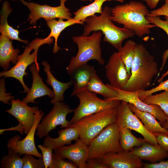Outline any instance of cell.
Masks as SVG:
<instances>
[{
    "instance_id": "6da1fadb",
    "label": "cell",
    "mask_w": 168,
    "mask_h": 168,
    "mask_svg": "<svg viewBox=\"0 0 168 168\" xmlns=\"http://www.w3.org/2000/svg\"><path fill=\"white\" fill-rule=\"evenodd\" d=\"M159 70L154 56L142 43L137 44L131 70V76L123 90L140 91L149 87Z\"/></svg>"
},
{
    "instance_id": "7a4b0ae2",
    "label": "cell",
    "mask_w": 168,
    "mask_h": 168,
    "mask_svg": "<svg viewBox=\"0 0 168 168\" xmlns=\"http://www.w3.org/2000/svg\"><path fill=\"white\" fill-rule=\"evenodd\" d=\"M149 13L147 7L143 3L133 1L112 8V18L113 22L123 25L124 27L141 38L149 34L150 29L156 27L146 18Z\"/></svg>"
},
{
    "instance_id": "3957f363",
    "label": "cell",
    "mask_w": 168,
    "mask_h": 168,
    "mask_svg": "<svg viewBox=\"0 0 168 168\" xmlns=\"http://www.w3.org/2000/svg\"><path fill=\"white\" fill-rule=\"evenodd\" d=\"M112 18V8L105 7L100 15L95 14L86 18L85 22L83 35H89L92 31H100L104 34V41L118 50L122 47L123 41L135 35L133 31L124 27H119L113 23Z\"/></svg>"
},
{
    "instance_id": "277c9868",
    "label": "cell",
    "mask_w": 168,
    "mask_h": 168,
    "mask_svg": "<svg viewBox=\"0 0 168 168\" xmlns=\"http://www.w3.org/2000/svg\"><path fill=\"white\" fill-rule=\"evenodd\" d=\"M102 36V32L99 30L94 31L90 36L72 37L73 41L77 45L78 50L76 56L72 57L66 68L68 74L70 75L77 67L87 63L91 60H97L101 65L104 64L100 45Z\"/></svg>"
},
{
    "instance_id": "5b68a950",
    "label": "cell",
    "mask_w": 168,
    "mask_h": 168,
    "mask_svg": "<svg viewBox=\"0 0 168 168\" xmlns=\"http://www.w3.org/2000/svg\"><path fill=\"white\" fill-rule=\"evenodd\" d=\"M116 108L107 109L88 115L71 124L77 130L79 138L88 146L105 128L115 122Z\"/></svg>"
},
{
    "instance_id": "8992f818",
    "label": "cell",
    "mask_w": 168,
    "mask_h": 168,
    "mask_svg": "<svg viewBox=\"0 0 168 168\" xmlns=\"http://www.w3.org/2000/svg\"><path fill=\"white\" fill-rule=\"evenodd\" d=\"M52 43V40L47 38L34 40L25 47L23 53L18 55L17 61L15 65L7 71L1 72L0 77H13L17 79L22 86L24 90L23 92L27 93L30 89L25 84L23 80L24 77L28 74L26 72V68L29 65L34 63L40 69L37 56L39 48L43 44H50Z\"/></svg>"
},
{
    "instance_id": "52a82bcc",
    "label": "cell",
    "mask_w": 168,
    "mask_h": 168,
    "mask_svg": "<svg viewBox=\"0 0 168 168\" xmlns=\"http://www.w3.org/2000/svg\"><path fill=\"white\" fill-rule=\"evenodd\" d=\"M88 159L99 158L106 153L123 151L120 145L119 128L115 122L105 128L88 146Z\"/></svg>"
},
{
    "instance_id": "ba28073f",
    "label": "cell",
    "mask_w": 168,
    "mask_h": 168,
    "mask_svg": "<svg viewBox=\"0 0 168 168\" xmlns=\"http://www.w3.org/2000/svg\"><path fill=\"white\" fill-rule=\"evenodd\" d=\"M75 96L79 100L80 103L74 109V114L69 121L70 124L75 123L83 117L105 109L116 108L121 101L101 99L96 93L86 89L78 92Z\"/></svg>"
},
{
    "instance_id": "9c48e42d",
    "label": "cell",
    "mask_w": 168,
    "mask_h": 168,
    "mask_svg": "<svg viewBox=\"0 0 168 168\" xmlns=\"http://www.w3.org/2000/svg\"><path fill=\"white\" fill-rule=\"evenodd\" d=\"M115 122L119 128H126L134 130L141 135L148 142L154 145L158 144L153 134L146 128L131 110L128 102L121 100L116 108Z\"/></svg>"
},
{
    "instance_id": "30bf717a",
    "label": "cell",
    "mask_w": 168,
    "mask_h": 168,
    "mask_svg": "<svg viewBox=\"0 0 168 168\" xmlns=\"http://www.w3.org/2000/svg\"><path fill=\"white\" fill-rule=\"evenodd\" d=\"M23 5L30 10L27 21L31 25H35L37 21L41 18L45 20L55 19L56 18L71 20L73 18L70 12V9L65 5V2L68 0H59V6L54 7L47 5H40L35 2H28L24 0H20Z\"/></svg>"
},
{
    "instance_id": "8fae6325",
    "label": "cell",
    "mask_w": 168,
    "mask_h": 168,
    "mask_svg": "<svg viewBox=\"0 0 168 168\" xmlns=\"http://www.w3.org/2000/svg\"><path fill=\"white\" fill-rule=\"evenodd\" d=\"M53 104L51 110L37 126L36 134L40 138L48 135L49 133L58 125H61V128H65L71 125L66 117L68 114L74 112V109H71L68 105L62 102Z\"/></svg>"
},
{
    "instance_id": "7c38bea8",
    "label": "cell",
    "mask_w": 168,
    "mask_h": 168,
    "mask_svg": "<svg viewBox=\"0 0 168 168\" xmlns=\"http://www.w3.org/2000/svg\"><path fill=\"white\" fill-rule=\"evenodd\" d=\"M44 114L43 112L39 110L36 112L34 124L26 136L21 140H20L21 137L18 135L12 137L7 142V148L12 149L20 156L29 154L42 158V155L38 152L36 147L34 138L37 126Z\"/></svg>"
},
{
    "instance_id": "4fadbf2b",
    "label": "cell",
    "mask_w": 168,
    "mask_h": 168,
    "mask_svg": "<svg viewBox=\"0 0 168 168\" xmlns=\"http://www.w3.org/2000/svg\"><path fill=\"white\" fill-rule=\"evenodd\" d=\"M108 85L115 89L118 93V95L108 100H119L125 101L133 105L139 110L149 113L153 115L159 121L163 127L166 124L168 117L165 112L158 105L147 104L141 100L138 96L139 92H130L123 90L114 88Z\"/></svg>"
},
{
    "instance_id": "5bb4252c",
    "label": "cell",
    "mask_w": 168,
    "mask_h": 168,
    "mask_svg": "<svg viewBox=\"0 0 168 168\" xmlns=\"http://www.w3.org/2000/svg\"><path fill=\"white\" fill-rule=\"evenodd\" d=\"M105 68L109 85L115 88L124 90L129 77L118 52L114 53L110 56Z\"/></svg>"
},
{
    "instance_id": "9a60e30c",
    "label": "cell",
    "mask_w": 168,
    "mask_h": 168,
    "mask_svg": "<svg viewBox=\"0 0 168 168\" xmlns=\"http://www.w3.org/2000/svg\"><path fill=\"white\" fill-rule=\"evenodd\" d=\"M10 101L11 108L6 112L17 119L26 135L34 124L36 113L39 108L36 106L30 107L27 104L18 99H13Z\"/></svg>"
},
{
    "instance_id": "2e32d148",
    "label": "cell",
    "mask_w": 168,
    "mask_h": 168,
    "mask_svg": "<svg viewBox=\"0 0 168 168\" xmlns=\"http://www.w3.org/2000/svg\"><path fill=\"white\" fill-rule=\"evenodd\" d=\"M74 144L63 146L54 150L63 159H67L75 163L79 168H85L88 159V147L79 138Z\"/></svg>"
},
{
    "instance_id": "e0dca14e",
    "label": "cell",
    "mask_w": 168,
    "mask_h": 168,
    "mask_svg": "<svg viewBox=\"0 0 168 168\" xmlns=\"http://www.w3.org/2000/svg\"><path fill=\"white\" fill-rule=\"evenodd\" d=\"M109 168H139L142 160L130 152H109L99 157Z\"/></svg>"
},
{
    "instance_id": "ac0fdd59",
    "label": "cell",
    "mask_w": 168,
    "mask_h": 168,
    "mask_svg": "<svg viewBox=\"0 0 168 168\" xmlns=\"http://www.w3.org/2000/svg\"><path fill=\"white\" fill-rule=\"evenodd\" d=\"M32 75V83L31 88L27 93L26 97L22 100L24 102L35 103L36 98L45 96L53 98L54 96L53 91L49 88L43 82L39 74L38 69L35 63H32L29 68Z\"/></svg>"
},
{
    "instance_id": "d6986e66",
    "label": "cell",
    "mask_w": 168,
    "mask_h": 168,
    "mask_svg": "<svg viewBox=\"0 0 168 168\" xmlns=\"http://www.w3.org/2000/svg\"><path fill=\"white\" fill-rule=\"evenodd\" d=\"M96 73L94 67L87 63L77 67L70 75V81L74 85L71 96L86 90L92 77Z\"/></svg>"
},
{
    "instance_id": "ffe728a7",
    "label": "cell",
    "mask_w": 168,
    "mask_h": 168,
    "mask_svg": "<svg viewBox=\"0 0 168 168\" xmlns=\"http://www.w3.org/2000/svg\"><path fill=\"white\" fill-rule=\"evenodd\" d=\"M130 152L142 160L151 163L157 162L168 157V153L158 144H153L147 141L141 146L134 148Z\"/></svg>"
},
{
    "instance_id": "44dd1931",
    "label": "cell",
    "mask_w": 168,
    "mask_h": 168,
    "mask_svg": "<svg viewBox=\"0 0 168 168\" xmlns=\"http://www.w3.org/2000/svg\"><path fill=\"white\" fill-rule=\"evenodd\" d=\"M58 136L56 138L46 136L43 141V145L55 150L64 146L70 145L73 141L79 138V135L77 128L71 124L58 132Z\"/></svg>"
},
{
    "instance_id": "7402d4cb",
    "label": "cell",
    "mask_w": 168,
    "mask_h": 168,
    "mask_svg": "<svg viewBox=\"0 0 168 168\" xmlns=\"http://www.w3.org/2000/svg\"><path fill=\"white\" fill-rule=\"evenodd\" d=\"M10 40L4 35H0V65L4 71L9 69L11 62L16 64L20 52L19 49L14 48Z\"/></svg>"
},
{
    "instance_id": "603a6c76",
    "label": "cell",
    "mask_w": 168,
    "mask_h": 168,
    "mask_svg": "<svg viewBox=\"0 0 168 168\" xmlns=\"http://www.w3.org/2000/svg\"><path fill=\"white\" fill-rule=\"evenodd\" d=\"M41 64L44 67L43 71L47 77L46 82L51 86L53 90L54 97L51 100V104L58 102H62L64 100V94L65 91L73 85L70 81L67 82H62L58 81L52 74L51 71V67L49 64L45 61L41 63Z\"/></svg>"
},
{
    "instance_id": "cb8c5ba5",
    "label": "cell",
    "mask_w": 168,
    "mask_h": 168,
    "mask_svg": "<svg viewBox=\"0 0 168 168\" xmlns=\"http://www.w3.org/2000/svg\"><path fill=\"white\" fill-rule=\"evenodd\" d=\"M12 10L7 1L3 2L0 12V32L10 40H16L27 44L28 41L20 39L19 37L18 30L13 28L8 23L7 18Z\"/></svg>"
},
{
    "instance_id": "d4e9b609",
    "label": "cell",
    "mask_w": 168,
    "mask_h": 168,
    "mask_svg": "<svg viewBox=\"0 0 168 168\" xmlns=\"http://www.w3.org/2000/svg\"><path fill=\"white\" fill-rule=\"evenodd\" d=\"M46 22L51 31L47 37L49 39L54 38L55 42L53 52L54 54L57 53L59 49H61L57 44L58 39L61 33L68 27L76 24H83L84 22L80 21H76L73 18L71 20L64 21L63 19L59 18L58 21L55 19L46 20Z\"/></svg>"
},
{
    "instance_id": "484cf974",
    "label": "cell",
    "mask_w": 168,
    "mask_h": 168,
    "mask_svg": "<svg viewBox=\"0 0 168 168\" xmlns=\"http://www.w3.org/2000/svg\"><path fill=\"white\" fill-rule=\"evenodd\" d=\"M131 110L139 118L142 123L150 132H162L168 134V129L163 127L156 117L151 114L138 109L133 105L128 103Z\"/></svg>"
},
{
    "instance_id": "4316f807",
    "label": "cell",
    "mask_w": 168,
    "mask_h": 168,
    "mask_svg": "<svg viewBox=\"0 0 168 168\" xmlns=\"http://www.w3.org/2000/svg\"><path fill=\"white\" fill-rule=\"evenodd\" d=\"M86 90L101 95L107 100L114 98L118 95L116 90L110 87L108 84L105 85L103 83L96 73L92 77Z\"/></svg>"
},
{
    "instance_id": "83f0119b",
    "label": "cell",
    "mask_w": 168,
    "mask_h": 168,
    "mask_svg": "<svg viewBox=\"0 0 168 168\" xmlns=\"http://www.w3.org/2000/svg\"><path fill=\"white\" fill-rule=\"evenodd\" d=\"M115 1L121 3L124 2V0H94L91 4L85 6H82L77 11L73 12V19L76 21L85 22L87 17L95 14L96 13L101 14L102 12V6L107 1Z\"/></svg>"
},
{
    "instance_id": "f1b7e54d",
    "label": "cell",
    "mask_w": 168,
    "mask_h": 168,
    "mask_svg": "<svg viewBox=\"0 0 168 168\" xmlns=\"http://www.w3.org/2000/svg\"><path fill=\"white\" fill-rule=\"evenodd\" d=\"M119 129L120 143L122 150L130 152L134 148L141 146L146 140L135 136L131 130L126 128H120Z\"/></svg>"
},
{
    "instance_id": "f546056e",
    "label": "cell",
    "mask_w": 168,
    "mask_h": 168,
    "mask_svg": "<svg viewBox=\"0 0 168 168\" xmlns=\"http://www.w3.org/2000/svg\"><path fill=\"white\" fill-rule=\"evenodd\" d=\"M137 43L131 40H128L124 45L118 51V53L124 64L129 77L131 76V70L135 50Z\"/></svg>"
},
{
    "instance_id": "4dcf8cb0",
    "label": "cell",
    "mask_w": 168,
    "mask_h": 168,
    "mask_svg": "<svg viewBox=\"0 0 168 168\" xmlns=\"http://www.w3.org/2000/svg\"><path fill=\"white\" fill-rule=\"evenodd\" d=\"M8 153L3 156L1 161V167L2 168H22V158L19 154L11 148H8Z\"/></svg>"
},
{
    "instance_id": "1f68e13d",
    "label": "cell",
    "mask_w": 168,
    "mask_h": 168,
    "mask_svg": "<svg viewBox=\"0 0 168 168\" xmlns=\"http://www.w3.org/2000/svg\"><path fill=\"white\" fill-rule=\"evenodd\" d=\"M142 101L148 104L159 106L168 118V92L164 91L159 94L151 95L145 98Z\"/></svg>"
},
{
    "instance_id": "d6a6232c",
    "label": "cell",
    "mask_w": 168,
    "mask_h": 168,
    "mask_svg": "<svg viewBox=\"0 0 168 168\" xmlns=\"http://www.w3.org/2000/svg\"><path fill=\"white\" fill-rule=\"evenodd\" d=\"M166 20L161 19L160 16H147L146 18L152 24L155 25L156 27L161 28L163 30L168 36V16H165ZM168 58V49L163 53L162 57V63L159 70V74L164 68Z\"/></svg>"
},
{
    "instance_id": "836d02e7",
    "label": "cell",
    "mask_w": 168,
    "mask_h": 168,
    "mask_svg": "<svg viewBox=\"0 0 168 168\" xmlns=\"http://www.w3.org/2000/svg\"><path fill=\"white\" fill-rule=\"evenodd\" d=\"M77 165L73 162L65 161L57 154H52L51 163L49 168H77Z\"/></svg>"
},
{
    "instance_id": "e575fe53",
    "label": "cell",
    "mask_w": 168,
    "mask_h": 168,
    "mask_svg": "<svg viewBox=\"0 0 168 168\" xmlns=\"http://www.w3.org/2000/svg\"><path fill=\"white\" fill-rule=\"evenodd\" d=\"M23 168H45L42 158L35 159L34 155L24 154L23 157Z\"/></svg>"
},
{
    "instance_id": "d590c367",
    "label": "cell",
    "mask_w": 168,
    "mask_h": 168,
    "mask_svg": "<svg viewBox=\"0 0 168 168\" xmlns=\"http://www.w3.org/2000/svg\"><path fill=\"white\" fill-rule=\"evenodd\" d=\"M164 91L168 92V79L160 82L158 85L149 90L145 89L140 91L138 94V98L142 100L147 96L158 91Z\"/></svg>"
},
{
    "instance_id": "8d00e7d4",
    "label": "cell",
    "mask_w": 168,
    "mask_h": 168,
    "mask_svg": "<svg viewBox=\"0 0 168 168\" xmlns=\"http://www.w3.org/2000/svg\"><path fill=\"white\" fill-rule=\"evenodd\" d=\"M38 147L42 152L45 168H49L52 161L53 150L41 145H39Z\"/></svg>"
},
{
    "instance_id": "74e56055",
    "label": "cell",
    "mask_w": 168,
    "mask_h": 168,
    "mask_svg": "<svg viewBox=\"0 0 168 168\" xmlns=\"http://www.w3.org/2000/svg\"><path fill=\"white\" fill-rule=\"evenodd\" d=\"M5 85V80L4 78H2L0 80V100L4 104L10 105L11 103H9V101L14 99V96L11 95V93L6 92Z\"/></svg>"
},
{
    "instance_id": "f35d334b",
    "label": "cell",
    "mask_w": 168,
    "mask_h": 168,
    "mask_svg": "<svg viewBox=\"0 0 168 168\" xmlns=\"http://www.w3.org/2000/svg\"><path fill=\"white\" fill-rule=\"evenodd\" d=\"M158 144L168 153V134L162 132L153 133Z\"/></svg>"
},
{
    "instance_id": "ab89813d",
    "label": "cell",
    "mask_w": 168,
    "mask_h": 168,
    "mask_svg": "<svg viewBox=\"0 0 168 168\" xmlns=\"http://www.w3.org/2000/svg\"><path fill=\"white\" fill-rule=\"evenodd\" d=\"M85 168H109L102 162L99 158H88L87 160Z\"/></svg>"
},
{
    "instance_id": "60d3db41",
    "label": "cell",
    "mask_w": 168,
    "mask_h": 168,
    "mask_svg": "<svg viewBox=\"0 0 168 168\" xmlns=\"http://www.w3.org/2000/svg\"><path fill=\"white\" fill-rule=\"evenodd\" d=\"M168 16V0H165V3L161 7L149 11L147 16Z\"/></svg>"
},
{
    "instance_id": "b9f144b4",
    "label": "cell",
    "mask_w": 168,
    "mask_h": 168,
    "mask_svg": "<svg viewBox=\"0 0 168 168\" xmlns=\"http://www.w3.org/2000/svg\"><path fill=\"white\" fill-rule=\"evenodd\" d=\"M144 168H168V160L161 161L159 162L145 163L143 164Z\"/></svg>"
},
{
    "instance_id": "7bdbcfd3",
    "label": "cell",
    "mask_w": 168,
    "mask_h": 168,
    "mask_svg": "<svg viewBox=\"0 0 168 168\" xmlns=\"http://www.w3.org/2000/svg\"><path fill=\"white\" fill-rule=\"evenodd\" d=\"M145 2L151 9H154L160 0H141Z\"/></svg>"
},
{
    "instance_id": "ee69618b",
    "label": "cell",
    "mask_w": 168,
    "mask_h": 168,
    "mask_svg": "<svg viewBox=\"0 0 168 168\" xmlns=\"http://www.w3.org/2000/svg\"><path fill=\"white\" fill-rule=\"evenodd\" d=\"M168 75V70L164 73L161 77L159 78L157 81V82L158 83H160L162 82L164 78L167 75Z\"/></svg>"
},
{
    "instance_id": "f6af8a7d",
    "label": "cell",
    "mask_w": 168,
    "mask_h": 168,
    "mask_svg": "<svg viewBox=\"0 0 168 168\" xmlns=\"http://www.w3.org/2000/svg\"><path fill=\"white\" fill-rule=\"evenodd\" d=\"M165 128L168 129V118L167 119L165 125L163 127Z\"/></svg>"
},
{
    "instance_id": "bcb514c9",
    "label": "cell",
    "mask_w": 168,
    "mask_h": 168,
    "mask_svg": "<svg viewBox=\"0 0 168 168\" xmlns=\"http://www.w3.org/2000/svg\"><path fill=\"white\" fill-rule=\"evenodd\" d=\"M80 0L83 2L88 1H90V2H92L93 1V0Z\"/></svg>"
},
{
    "instance_id": "7dc6e473",
    "label": "cell",
    "mask_w": 168,
    "mask_h": 168,
    "mask_svg": "<svg viewBox=\"0 0 168 168\" xmlns=\"http://www.w3.org/2000/svg\"><path fill=\"white\" fill-rule=\"evenodd\" d=\"M11 0L13 1H15L17 0ZM28 0L29 1H31V0Z\"/></svg>"
},
{
    "instance_id": "c3c4849f",
    "label": "cell",
    "mask_w": 168,
    "mask_h": 168,
    "mask_svg": "<svg viewBox=\"0 0 168 168\" xmlns=\"http://www.w3.org/2000/svg\"><path fill=\"white\" fill-rule=\"evenodd\" d=\"M2 0H0V1H1Z\"/></svg>"
}]
</instances>
